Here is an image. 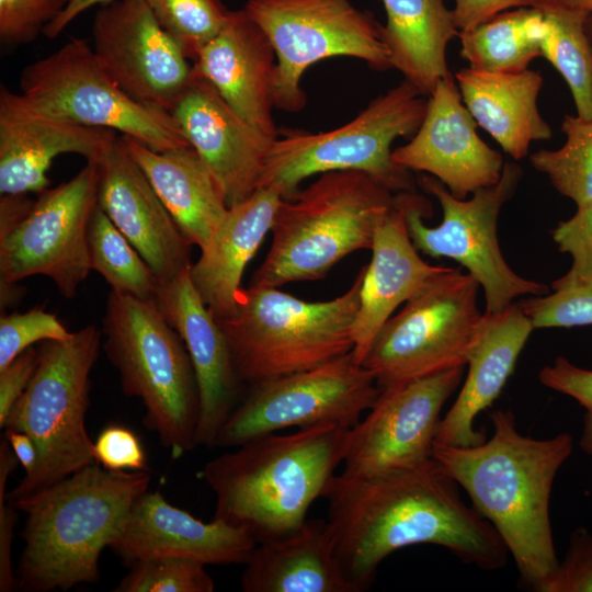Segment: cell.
I'll list each match as a JSON object with an SVG mask.
<instances>
[{"label": "cell", "instance_id": "836d02e7", "mask_svg": "<svg viewBox=\"0 0 592 592\" xmlns=\"http://www.w3.org/2000/svg\"><path fill=\"white\" fill-rule=\"evenodd\" d=\"M87 240L91 270L99 272L113 291L156 299L160 281L99 204L91 215Z\"/></svg>", "mask_w": 592, "mask_h": 592}, {"label": "cell", "instance_id": "ab89813d", "mask_svg": "<svg viewBox=\"0 0 592 592\" xmlns=\"http://www.w3.org/2000/svg\"><path fill=\"white\" fill-rule=\"evenodd\" d=\"M71 0H0V39L7 45L33 42Z\"/></svg>", "mask_w": 592, "mask_h": 592}, {"label": "cell", "instance_id": "2e32d148", "mask_svg": "<svg viewBox=\"0 0 592 592\" xmlns=\"http://www.w3.org/2000/svg\"><path fill=\"white\" fill-rule=\"evenodd\" d=\"M464 366L382 389L364 419L349 430L341 474L369 478L432 458L446 400L462 383Z\"/></svg>", "mask_w": 592, "mask_h": 592}, {"label": "cell", "instance_id": "8fae6325", "mask_svg": "<svg viewBox=\"0 0 592 592\" xmlns=\"http://www.w3.org/2000/svg\"><path fill=\"white\" fill-rule=\"evenodd\" d=\"M19 89V102L36 113L113 129L159 152L192 147L171 113L134 101L112 81L86 39L27 65Z\"/></svg>", "mask_w": 592, "mask_h": 592}, {"label": "cell", "instance_id": "4316f807", "mask_svg": "<svg viewBox=\"0 0 592 592\" xmlns=\"http://www.w3.org/2000/svg\"><path fill=\"white\" fill-rule=\"evenodd\" d=\"M283 201L278 192L259 186L246 200L228 207L201 257L190 267L192 282L216 320L234 314L241 278Z\"/></svg>", "mask_w": 592, "mask_h": 592}, {"label": "cell", "instance_id": "cb8c5ba5", "mask_svg": "<svg viewBox=\"0 0 592 592\" xmlns=\"http://www.w3.org/2000/svg\"><path fill=\"white\" fill-rule=\"evenodd\" d=\"M276 56L246 9L231 11L223 30L192 64L195 77L208 81L230 107L264 136H278L273 119Z\"/></svg>", "mask_w": 592, "mask_h": 592}, {"label": "cell", "instance_id": "816d5d0a", "mask_svg": "<svg viewBox=\"0 0 592 592\" xmlns=\"http://www.w3.org/2000/svg\"><path fill=\"white\" fill-rule=\"evenodd\" d=\"M580 446L585 454L592 457V413L590 412H587L583 419Z\"/></svg>", "mask_w": 592, "mask_h": 592}, {"label": "cell", "instance_id": "1f68e13d", "mask_svg": "<svg viewBox=\"0 0 592 592\" xmlns=\"http://www.w3.org/2000/svg\"><path fill=\"white\" fill-rule=\"evenodd\" d=\"M545 34L546 22L538 7L508 10L459 32L460 56L477 70L522 71L542 57Z\"/></svg>", "mask_w": 592, "mask_h": 592}, {"label": "cell", "instance_id": "681fc988", "mask_svg": "<svg viewBox=\"0 0 592 592\" xmlns=\"http://www.w3.org/2000/svg\"><path fill=\"white\" fill-rule=\"evenodd\" d=\"M113 0H71L62 13L46 26L44 35L49 39L57 37L81 13L92 7L103 5Z\"/></svg>", "mask_w": 592, "mask_h": 592}, {"label": "cell", "instance_id": "83f0119b", "mask_svg": "<svg viewBox=\"0 0 592 592\" xmlns=\"http://www.w3.org/2000/svg\"><path fill=\"white\" fill-rule=\"evenodd\" d=\"M454 78L477 125L515 161L528 155L532 141L551 138L553 130L537 106L544 82L540 72H491L466 67Z\"/></svg>", "mask_w": 592, "mask_h": 592}, {"label": "cell", "instance_id": "9c48e42d", "mask_svg": "<svg viewBox=\"0 0 592 592\" xmlns=\"http://www.w3.org/2000/svg\"><path fill=\"white\" fill-rule=\"evenodd\" d=\"M426 106L425 95L403 79L342 126L278 135L265 156L258 187H271L286 200L311 175L354 170L369 174L395 194L414 191L411 171L394 161L391 146L417 133Z\"/></svg>", "mask_w": 592, "mask_h": 592}, {"label": "cell", "instance_id": "c3c4849f", "mask_svg": "<svg viewBox=\"0 0 592 592\" xmlns=\"http://www.w3.org/2000/svg\"><path fill=\"white\" fill-rule=\"evenodd\" d=\"M3 430V436L12 447L20 465L24 468V476H30L35 470L37 464V448L35 443L24 432L13 429Z\"/></svg>", "mask_w": 592, "mask_h": 592}, {"label": "cell", "instance_id": "5bb4252c", "mask_svg": "<svg viewBox=\"0 0 592 592\" xmlns=\"http://www.w3.org/2000/svg\"><path fill=\"white\" fill-rule=\"evenodd\" d=\"M380 389L352 352L316 367L250 386L223 426L215 447H237L288 428L337 423L352 428Z\"/></svg>", "mask_w": 592, "mask_h": 592}, {"label": "cell", "instance_id": "bcb514c9", "mask_svg": "<svg viewBox=\"0 0 592 592\" xmlns=\"http://www.w3.org/2000/svg\"><path fill=\"white\" fill-rule=\"evenodd\" d=\"M453 15L459 32L476 27L492 16L517 8L537 7L542 0H454Z\"/></svg>", "mask_w": 592, "mask_h": 592}, {"label": "cell", "instance_id": "ffe728a7", "mask_svg": "<svg viewBox=\"0 0 592 592\" xmlns=\"http://www.w3.org/2000/svg\"><path fill=\"white\" fill-rule=\"evenodd\" d=\"M99 206L161 282L189 269L191 243L150 184L123 136L100 162Z\"/></svg>", "mask_w": 592, "mask_h": 592}, {"label": "cell", "instance_id": "8d00e7d4", "mask_svg": "<svg viewBox=\"0 0 592 592\" xmlns=\"http://www.w3.org/2000/svg\"><path fill=\"white\" fill-rule=\"evenodd\" d=\"M206 565L182 557H153L129 566L115 592H213Z\"/></svg>", "mask_w": 592, "mask_h": 592}, {"label": "cell", "instance_id": "d590c367", "mask_svg": "<svg viewBox=\"0 0 592 592\" xmlns=\"http://www.w3.org/2000/svg\"><path fill=\"white\" fill-rule=\"evenodd\" d=\"M146 2L162 29L192 61L223 30L231 12L220 0H146Z\"/></svg>", "mask_w": 592, "mask_h": 592}, {"label": "cell", "instance_id": "d6986e66", "mask_svg": "<svg viewBox=\"0 0 592 592\" xmlns=\"http://www.w3.org/2000/svg\"><path fill=\"white\" fill-rule=\"evenodd\" d=\"M190 267L161 282L155 300L190 355L200 403L196 444L212 448L240 402L243 383L237 374L227 338L197 293Z\"/></svg>", "mask_w": 592, "mask_h": 592}, {"label": "cell", "instance_id": "d6a6232c", "mask_svg": "<svg viewBox=\"0 0 592 592\" xmlns=\"http://www.w3.org/2000/svg\"><path fill=\"white\" fill-rule=\"evenodd\" d=\"M546 22L542 42L545 57L565 79L577 115L592 118V46L587 32L589 13L557 0H542L537 5Z\"/></svg>", "mask_w": 592, "mask_h": 592}, {"label": "cell", "instance_id": "484cf974", "mask_svg": "<svg viewBox=\"0 0 592 592\" xmlns=\"http://www.w3.org/2000/svg\"><path fill=\"white\" fill-rule=\"evenodd\" d=\"M533 330L520 301L498 312L482 314L466 378L440 420L434 444L475 446L487 439L485 431L475 429V419L500 396Z\"/></svg>", "mask_w": 592, "mask_h": 592}, {"label": "cell", "instance_id": "30bf717a", "mask_svg": "<svg viewBox=\"0 0 592 592\" xmlns=\"http://www.w3.org/2000/svg\"><path fill=\"white\" fill-rule=\"evenodd\" d=\"M479 287L460 267H447L385 322L362 363L380 390L467 364L482 318Z\"/></svg>", "mask_w": 592, "mask_h": 592}, {"label": "cell", "instance_id": "7dc6e473", "mask_svg": "<svg viewBox=\"0 0 592 592\" xmlns=\"http://www.w3.org/2000/svg\"><path fill=\"white\" fill-rule=\"evenodd\" d=\"M18 511L10 501H0V592H11L18 589L15 571L12 566Z\"/></svg>", "mask_w": 592, "mask_h": 592}, {"label": "cell", "instance_id": "ac0fdd59", "mask_svg": "<svg viewBox=\"0 0 592 592\" xmlns=\"http://www.w3.org/2000/svg\"><path fill=\"white\" fill-rule=\"evenodd\" d=\"M452 72L442 78L428 99L425 115L411 140L392 150L394 161L425 172L457 198L496 184L503 171L502 155L477 133Z\"/></svg>", "mask_w": 592, "mask_h": 592}, {"label": "cell", "instance_id": "7bdbcfd3", "mask_svg": "<svg viewBox=\"0 0 592 592\" xmlns=\"http://www.w3.org/2000/svg\"><path fill=\"white\" fill-rule=\"evenodd\" d=\"M95 462L109 470H147V456L139 437L128 428L111 424L93 444Z\"/></svg>", "mask_w": 592, "mask_h": 592}, {"label": "cell", "instance_id": "f6af8a7d", "mask_svg": "<svg viewBox=\"0 0 592 592\" xmlns=\"http://www.w3.org/2000/svg\"><path fill=\"white\" fill-rule=\"evenodd\" d=\"M37 364V349L29 348L0 369V428L25 388Z\"/></svg>", "mask_w": 592, "mask_h": 592}, {"label": "cell", "instance_id": "3957f363", "mask_svg": "<svg viewBox=\"0 0 592 592\" xmlns=\"http://www.w3.org/2000/svg\"><path fill=\"white\" fill-rule=\"evenodd\" d=\"M349 430L323 423L272 433L210 459L201 477L215 496L213 519L257 544L297 530L343 463Z\"/></svg>", "mask_w": 592, "mask_h": 592}, {"label": "cell", "instance_id": "9a60e30c", "mask_svg": "<svg viewBox=\"0 0 592 592\" xmlns=\"http://www.w3.org/2000/svg\"><path fill=\"white\" fill-rule=\"evenodd\" d=\"M100 162L38 193L30 210L0 232V281L45 275L65 298H72L91 265L87 231L99 204Z\"/></svg>", "mask_w": 592, "mask_h": 592}, {"label": "cell", "instance_id": "ba28073f", "mask_svg": "<svg viewBox=\"0 0 592 592\" xmlns=\"http://www.w3.org/2000/svg\"><path fill=\"white\" fill-rule=\"evenodd\" d=\"M100 343L101 331L94 325L65 340L39 343L32 379L2 428L24 432L33 440L37 464L30 476L7 492L5 500L14 503L96 463L86 414L90 373Z\"/></svg>", "mask_w": 592, "mask_h": 592}, {"label": "cell", "instance_id": "7402d4cb", "mask_svg": "<svg viewBox=\"0 0 592 592\" xmlns=\"http://www.w3.org/2000/svg\"><path fill=\"white\" fill-rule=\"evenodd\" d=\"M257 542L220 520L203 522L169 503L159 491L144 492L133 504L109 548L128 567L153 557H182L204 565L246 563Z\"/></svg>", "mask_w": 592, "mask_h": 592}, {"label": "cell", "instance_id": "7a4b0ae2", "mask_svg": "<svg viewBox=\"0 0 592 592\" xmlns=\"http://www.w3.org/2000/svg\"><path fill=\"white\" fill-rule=\"evenodd\" d=\"M493 432L475 446L433 445L432 457L462 487L512 555L521 581L538 591L558 560L549 519L555 476L572 452L569 433L521 434L510 410L490 413Z\"/></svg>", "mask_w": 592, "mask_h": 592}, {"label": "cell", "instance_id": "f1b7e54d", "mask_svg": "<svg viewBox=\"0 0 592 592\" xmlns=\"http://www.w3.org/2000/svg\"><path fill=\"white\" fill-rule=\"evenodd\" d=\"M123 138L186 240L204 249L229 206L198 153L192 147L159 152Z\"/></svg>", "mask_w": 592, "mask_h": 592}, {"label": "cell", "instance_id": "e0dca14e", "mask_svg": "<svg viewBox=\"0 0 592 592\" xmlns=\"http://www.w3.org/2000/svg\"><path fill=\"white\" fill-rule=\"evenodd\" d=\"M92 50L112 81L134 101L172 113L194 80L192 65L146 0L100 5Z\"/></svg>", "mask_w": 592, "mask_h": 592}, {"label": "cell", "instance_id": "60d3db41", "mask_svg": "<svg viewBox=\"0 0 592 592\" xmlns=\"http://www.w3.org/2000/svg\"><path fill=\"white\" fill-rule=\"evenodd\" d=\"M560 252L570 254L569 271L553 282L551 288L592 278V202L577 206V212L551 231Z\"/></svg>", "mask_w": 592, "mask_h": 592}, {"label": "cell", "instance_id": "d4e9b609", "mask_svg": "<svg viewBox=\"0 0 592 592\" xmlns=\"http://www.w3.org/2000/svg\"><path fill=\"white\" fill-rule=\"evenodd\" d=\"M414 191L396 193L394 205L375 232L372 260L365 266L360 306L352 327L355 361L363 363L373 340L396 308L447 267L426 263L407 227V208Z\"/></svg>", "mask_w": 592, "mask_h": 592}, {"label": "cell", "instance_id": "4dcf8cb0", "mask_svg": "<svg viewBox=\"0 0 592 592\" xmlns=\"http://www.w3.org/2000/svg\"><path fill=\"white\" fill-rule=\"evenodd\" d=\"M383 3L387 14L383 37L391 68L424 95H430L451 72L447 46L459 34L453 10L443 0H383Z\"/></svg>", "mask_w": 592, "mask_h": 592}, {"label": "cell", "instance_id": "f907efd6", "mask_svg": "<svg viewBox=\"0 0 592 592\" xmlns=\"http://www.w3.org/2000/svg\"><path fill=\"white\" fill-rule=\"evenodd\" d=\"M23 297V288L18 282L0 281V305L1 312L9 307L16 305Z\"/></svg>", "mask_w": 592, "mask_h": 592}, {"label": "cell", "instance_id": "74e56055", "mask_svg": "<svg viewBox=\"0 0 592 592\" xmlns=\"http://www.w3.org/2000/svg\"><path fill=\"white\" fill-rule=\"evenodd\" d=\"M521 300L534 329L592 325V278Z\"/></svg>", "mask_w": 592, "mask_h": 592}, {"label": "cell", "instance_id": "5b68a950", "mask_svg": "<svg viewBox=\"0 0 592 592\" xmlns=\"http://www.w3.org/2000/svg\"><path fill=\"white\" fill-rule=\"evenodd\" d=\"M395 195L361 171L320 174L306 189L283 198L271 229V248L249 286L317 281L352 252L372 249Z\"/></svg>", "mask_w": 592, "mask_h": 592}, {"label": "cell", "instance_id": "8992f818", "mask_svg": "<svg viewBox=\"0 0 592 592\" xmlns=\"http://www.w3.org/2000/svg\"><path fill=\"white\" fill-rule=\"evenodd\" d=\"M104 351L123 392L143 402L144 424L172 458L197 447L198 390L185 344L156 300L111 289L102 323Z\"/></svg>", "mask_w": 592, "mask_h": 592}, {"label": "cell", "instance_id": "52a82bcc", "mask_svg": "<svg viewBox=\"0 0 592 592\" xmlns=\"http://www.w3.org/2000/svg\"><path fill=\"white\" fill-rule=\"evenodd\" d=\"M364 271L344 294L326 301H306L277 287H242L234 314L217 320L240 380L251 386L352 352Z\"/></svg>", "mask_w": 592, "mask_h": 592}, {"label": "cell", "instance_id": "db71d44e", "mask_svg": "<svg viewBox=\"0 0 592 592\" xmlns=\"http://www.w3.org/2000/svg\"><path fill=\"white\" fill-rule=\"evenodd\" d=\"M587 32H588L590 43L592 46V13H589L588 19H587Z\"/></svg>", "mask_w": 592, "mask_h": 592}, {"label": "cell", "instance_id": "e575fe53", "mask_svg": "<svg viewBox=\"0 0 592 592\" xmlns=\"http://www.w3.org/2000/svg\"><path fill=\"white\" fill-rule=\"evenodd\" d=\"M561 130L566 135L562 147L540 149L530 161L560 194L581 206L592 202V118L566 115Z\"/></svg>", "mask_w": 592, "mask_h": 592}, {"label": "cell", "instance_id": "b9f144b4", "mask_svg": "<svg viewBox=\"0 0 592 592\" xmlns=\"http://www.w3.org/2000/svg\"><path fill=\"white\" fill-rule=\"evenodd\" d=\"M539 592L592 591V534L579 527L570 535L569 548L562 562L539 587Z\"/></svg>", "mask_w": 592, "mask_h": 592}, {"label": "cell", "instance_id": "277c9868", "mask_svg": "<svg viewBox=\"0 0 592 592\" xmlns=\"http://www.w3.org/2000/svg\"><path fill=\"white\" fill-rule=\"evenodd\" d=\"M150 480L147 470H109L93 463L14 502L26 515L18 589L67 591L98 582L102 551Z\"/></svg>", "mask_w": 592, "mask_h": 592}, {"label": "cell", "instance_id": "ee69618b", "mask_svg": "<svg viewBox=\"0 0 592 592\" xmlns=\"http://www.w3.org/2000/svg\"><path fill=\"white\" fill-rule=\"evenodd\" d=\"M540 383L558 392L570 396L592 413V371L572 364L563 356H558L553 365L543 367L538 373Z\"/></svg>", "mask_w": 592, "mask_h": 592}, {"label": "cell", "instance_id": "603a6c76", "mask_svg": "<svg viewBox=\"0 0 592 592\" xmlns=\"http://www.w3.org/2000/svg\"><path fill=\"white\" fill-rule=\"evenodd\" d=\"M171 114L218 182L227 205L250 196L274 139L248 124L213 84L197 77Z\"/></svg>", "mask_w": 592, "mask_h": 592}, {"label": "cell", "instance_id": "7c38bea8", "mask_svg": "<svg viewBox=\"0 0 592 592\" xmlns=\"http://www.w3.org/2000/svg\"><path fill=\"white\" fill-rule=\"evenodd\" d=\"M521 178V167L505 162L496 184L475 191L468 200H460L437 179L423 174L419 185L440 202L442 223L436 227L423 223L422 217L431 206L415 191L407 208V227L415 249L433 258L453 259L465 267L483 289L487 312L503 310L519 296L548 293L546 285L516 274L499 246V214L513 196Z\"/></svg>", "mask_w": 592, "mask_h": 592}, {"label": "cell", "instance_id": "44dd1931", "mask_svg": "<svg viewBox=\"0 0 592 592\" xmlns=\"http://www.w3.org/2000/svg\"><path fill=\"white\" fill-rule=\"evenodd\" d=\"M118 137L109 128L80 125L36 113L5 87L0 91V193H41L54 159L76 153L101 162Z\"/></svg>", "mask_w": 592, "mask_h": 592}, {"label": "cell", "instance_id": "4fadbf2b", "mask_svg": "<svg viewBox=\"0 0 592 592\" xmlns=\"http://www.w3.org/2000/svg\"><path fill=\"white\" fill-rule=\"evenodd\" d=\"M244 9L274 49V104L282 111L304 109L301 77L320 60L352 57L376 70L391 68L383 25L349 0H248Z\"/></svg>", "mask_w": 592, "mask_h": 592}, {"label": "cell", "instance_id": "f5cc1de1", "mask_svg": "<svg viewBox=\"0 0 592 592\" xmlns=\"http://www.w3.org/2000/svg\"><path fill=\"white\" fill-rule=\"evenodd\" d=\"M568 7L592 13V0H557Z\"/></svg>", "mask_w": 592, "mask_h": 592}, {"label": "cell", "instance_id": "6da1fadb", "mask_svg": "<svg viewBox=\"0 0 592 592\" xmlns=\"http://www.w3.org/2000/svg\"><path fill=\"white\" fill-rule=\"evenodd\" d=\"M322 498L334 560L350 592L369 589L382 561L412 545L442 546L487 571L506 563L499 533L465 503L459 485L433 457L369 478L335 474Z\"/></svg>", "mask_w": 592, "mask_h": 592}, {"label": "cell", "instance_id": "f546056e", "mask_svg": "<svg viewBox=\"0 0 592 592\" xmlns=\"http://www.w3.org/2000/svg\"><path fill=\"white\" fill-rule=\"evenodd\" d=\"M244 592H350L333 555L326 520L258 543L240 578Z\"/></svg>", "mask_w": 592, "mask_h": 592}, {"label": "cell", "instance_id": "f35d334b", "mask_svg": "<svg viewBox=\"0 0 592 592\" xmlns=\"http://www.w3.org/2000/svg\"><path fill=\"white\" fill-rule=\"evenodd\" d=\"M72 332L58 317L36 306L24 312L1 314L0 318V369L34 343L65 340Z\"/></svg>", "mask_w": 592, "mask_h": 592}]
</instances>
